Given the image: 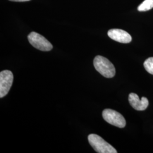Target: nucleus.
I'll return each mask as SVG.
<instances>
[{"label": "nucleus", "mask_w": 153, "mask_h": 153, "mask_svg": "<svg viewBox=\"0 0 153 153\" xmlns=\"http://www.w3.org/2000/svg\"><path fill=\"white\" fill-rule=\"evenodd\" d=\"M95 69L103 76L108 78L115 76V66L107 58L102 56H97L94 60Z\"/></svg>", "instance_id": "obj_1"}, {"label": "nucleus", "mask_w": 153, "mask_h": 153, "mask_svg": "<svg viewBox=\"0 0 153 153\" xmlns=\"http://www.w3.org/2000/svg\"><path fill=\"white\" fill-rule=\"evenodd\" d=\"M88 140L92 148L98 153H117V150L98 135L91 134Z\"/></svg>", "instance_id": "obj_2"}, {"label": "nucleus", "mask_w": 153, "mask_h": 153, "mask_svg": "<svg viewBox=\"0 0 153 153\" xmlns=\"http://www.w3.org/2000/svg\"><path fill=\"white\" fill-rule=\"evenodd\" d=\"M28 39L33 47L42 51H49L53 48L49 41L38 33L31 32L28 35Z\"/></svg>", "instance_id": "obj_3"}, {"label": "nucleus", "mask_w": 153, "mask_h": 153, "mask_svg": "<svg viewBox=\"0 0 153 153\" xmlns=\"http://www.w3.org/2000/svg\"><path fill=\"white\" fill-rule=\"evenodd\" d=\"M104 120L112 126L123 128L126 126V119L123 116L115 110L105 109L102 112Z\"/></svg>", "instance_id": "obj_4"}, {"label": "nucleus", "mask_w": 153, "mask_h": 153, "mask_svg": "<svg viewBox=\"0 0 153 153\" xmlns=\"http://www.w3.org/2000/svg\"><path fill=\"white\" fill-rule=\"evenodd\" d=\"M13 74L8 70H5L0 73V98L6 96L10 90L13 82Z\"/></svg>", "instance_id": "obj_5"}, {"label": "nucleus", "mask_w": 153, "mask_h": 153, "mask_svg": "<svg viewBox=\"0 0 153 153\" xmlns=\"http://www.w3.org/2000/svg\"><path fill=\"white\" fill-rule=\"evenodd\" d=\"M108 35L112 40L121 43H129L131 41L130 34L121 29H111L108 31Z\"/></svg>", "instance_id": "obj_6"}, {"label": "nucleus", "mask_w": 153, "mask_h": 153, "mask_svg": "<svg viewBox=\"0 0 153 153\" xmlns=\"http://www.w3.org/2000/svg\"><path fill=\"white\" fill-rule=\"evenodd\" d=\"M128 99L131 107L137 111H144L148 108L149 100L145 97H143L141 99H140L136 94L131 93Z\"/></svg>", "instance_id": "obj_7"}, {"label": "nucleus", "mask_w": 153, "mask_h": 153, "mask_svg": "<svg viewBox=\"0 0 153 153\" xmlns=\"http://www.w3.org/2000/svg\"><path fill=\"white\" fill-rule=\"evenodd\" d=\"M153 8V0H145L142 4L138 7V10L146 11Z\"/></svg>", "instance_id": "obj_8"}, {"label": "nucleus", "mask_w": 153, "mask_h": 153, "mask_svg": "<svg viewBox=\"0 0 153 153\" xmlns=\"http://www.w3.org/2000/svg\"><path fill=\"white\" fill-rule=\"evenodd\" d=\"M143 66L148 73L153 75V57L146 59L143 63Z\"/></svg>", "instance_id": "obj_9"}, {"label": "nucleus", "mask_w": 153, "mask_h": 153, "mask_svg": "<svg viewBox=\"0 0 153 153\" xmlns=\"http://www.w3.org/2000/svg\"><path fill=\"white\" fill-rule=\"evenodd\" d=\"M10 1H14V2H26V1H29L30 0H9Z\"/></svg>", "instance_id": "obj_10"}]
</instances>
